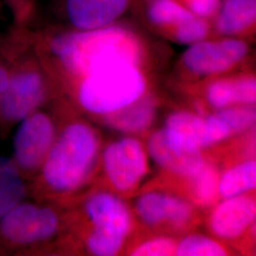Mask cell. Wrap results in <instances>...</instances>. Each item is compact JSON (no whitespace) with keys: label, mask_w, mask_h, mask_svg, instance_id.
<instances>
[{"label":"cell","mask_w":256,"mask_h":256,"mask_svg":"<svg viewBox=\"0 0 256 256\" xmlns=\"http://www.w3.org/2000/svg\"><path fill=\"white\" fill-rule=\"evenodd\" d=\"M52 50L70 74L82 78L104 64L126 61L138 64L137 37L116 24L90 32H70L55 37Z\"/></svg>","instance_id":"obj_1"},{"label":"cell","mask_w":256,"mask_h":256,"mask_svg":"<svg viewBox=\"0 0 256 256\" xmlns=\"http://www.w3.org/2000/svg\"><path fill=\"white\" fill-rule=\"evenodd\" d=\"M146 90V78L138 64L116 61L82 77L79 100L90 112L110 114L142 98Z\"/></svg>","instance_id":"obj_2"},{"label":"cell","mask_w":256,"mask_h":256,"mask_svg":"<svg viewBox=\"0 0 256 256\" xmlns=\"http://www.w3.org/2000/svg\"><path fill=\"white\" fill-rule=\"evenodd\" d=\"M97 150L98 140L92 128L82 124L70 126L46 155V183L60 192L77 188L88 174Z\"/></svg>","instance_id":"obj_3"},{"label":"cell","mask_w":256,"mask_h":256,"mask_svg":"<svg viewBox=\"0 0 256 256\" xmlns=\"http://www.w3.org/2000/svg\"><path fill=\"white\" fill-rule=\"evenodd\" d=\"M86 209L94 225L88 238L90 252L99 256L118 254L131 228V216L124 203L113 194L100 192L88 200Z\"/></svg>","instance_id":"obj_4"},{"label":"cell","mask_w":256,"mask_h":256,"mask_svg":"<svg viewBox=\"0 0 256 256\" xmlns=\"http://www.w3.org/2000/svg\"><path fill=\"white\" fill-rule=\"evenodd\" d=\"M248 44L240 39L202 40L189 46L182 55V64L198 75L221 74L241 62L248 54Z\"/></svg>","instance_id":"obj_5"},{"label":"cell","mask_w":256,"mask_h":256,"mask_svg":"<svg viewBox=\"0 0 256 256\" xmlns=\"http://www.w3.org/2000/svg\"><path fill=\"white\" fill-rule=\"evenodd\" d=\"M45 80L32 66H24L10 75L8 86L0 99V108L8 120L25 119L40 104L45 95Z\"/></svg>","instance_id":"obj_6"},{"label":"cell","mask_w":256,"mask_h":256,"mask_svg":"<svg viewBox=\"0 0 256 256\" xmlns=\"http://www.w3.org/2000/svg\"><path fill=\"white\" fill-rule=\"evenodd\" d=\"M148 149L158 164L176 174L192 178L205 164L200 148L167 128L151 137Z\"/></svg>","instance_id":"obj_7"},{"label":"cell","mask_w":256,"mask_h":256,"mask_svg":"<svg viewBox=\"0 0 256 256\" xmlns=\"http://www.w3.org/2000/svg\"><path fill=\"white\" fill-rule=\"evenodd\" d=\"M104 164L110 182L120 191L137 185L147 171L144 148L138 140L129 138L115 142L106 149Z\"/></svg>","instance_id":"obj_8"},{"label":"cell","mask_w":256,"mask_h":256,"mask_svg":"<svg viewBox=\"0 0 256 256\" xmlns=\"http://www.w3.org/2000/svg\"><path fill=\"white\" fill-rule=\"evenodd\" d=\"M58 220L54 210L36 208L30 204L16 206L1 222V230L6 238L20 244H28L52 236Z\"/></svg>","instance_id":"obj_9"},{"label":"cell","mask_w":256,"mask_h":256,"mask_svg":"<svg viewBox=\"0 0 256 256\" xmlns=\"http://www.w3.org/2000/svg\"><path fill=\"white\" fill-rule=\"evenodd\" d=\"M133 0H64L63 16L72 32H90L118 22Z\"/></svg>","instance_id":"obj_10"},{"label":"cell","mask_w":256,"mask_h":256,"mask_svg":"<svg viewBox=\"0 0 256 256\" xmlns=\"http://www.w3.org/2000/svg\"><path fill=\"white\" fill-rule=\"evenodd\" d=\"M54 130L50 120L36 113L20 126L14 140V155L18 164L25 169H34L45 160L54 142Z\"/></svg>","instance_id":"obj_11"},{"label":"cell","mask_w":256,"mask_h":256,"mask_svg":"<svg viewBox=\"0 0 256 256\" xmlns=\"http://www.w3.org/2000/svg\"><path fill=\"white\" fill-rule=\"evenodd\" d=\"M256 202L244 196L227 198L214 210L210 218V227L220 238H238L256 218Z\"/></svg>","instance_id":"obj_12"},{"label":"cell","mask_w":256,"mask_h":256,"mask_svg":"<svg viewBox=\"0 0 256 256\" xmlns=\"http://www.w3.org/2000/svg\"><path fill=\"white\" fill-rule=\"evenodd\" d=\"M137 212L147 224L156 225L169 220L174 225H182L192 216L189 203L180 198L160 192H147L138 198Z\"/></svg>","instance_id":"obj_13"},{"label":"cell","mask_w":256,"mask_h":256,"mask_svg":"<svg viewBox=\"0 0 256 256\" xmlns=\"http://www.w3.org/2000/svg\"><path fill=\"white\" fill-rule=\"evenodd\" d=\"M256 0H221L216 14V30L225 36H234L256 25Z\"/></svg>","instance_id":"obj_14"},{"label":"cell","mask_w":256,"mask_h":256,"mask_svg":"<svg viewBox=\"0 0 256 256\" xmlns=\"http://www.w3.org/2000/svg\"><path fill=\"white\" fill-rule=\"evenodd\" d=\"M207 99L216 108L252 104L256 100V78L241 77L216 81L207 90Z\"/></svg>","instance_id":"obj_15"},{"label":"cell","mask_w":256,"mask_h":256,"mask_svg":"<svg viewBox=\"0 0 256 256\" xmlns=\"http://www.w3.org/2000/svg\"><path fill=\"white\" fill-rule=\"evenodd\" d=\"M166 128L198 148L216 144L207 119L189 112H176L167 120Z\"/></svg>","instance_id":"obj_16"},{"label":"cell","mask_w":256,"mask_h":256,"mask_svg":"<svg viewBox=\"0 0 256 256\" xmlns=\"http://www.w3.org/2000/svg\"><path fill=\"white\" fill-rule=\"evenodd\" d=\"M154 113L153 102L140 98L126 106L110 113L108 122L111 126L120 131L140 132L151 124Z\"/></svg>","instance_id":"obj_17"},{"label":"cell","mask_w":256,"mask_h":256,"mask_svg":"<svg viewBox=\"0 0 256 256\" xmlns=\"http://www.w3.org/2000/svg\"><path fill=\"white\" fill-rule=\"evenodd\" d=\"M196 16L176 0H153L146 9V18L154 27L169 30L176 28Z\"/></svg>","instance_id":"obj_18"},{"label":"cell","mask_w":256,"mask_h":256,"mask_svg":"<svg viewBox=\"0 0 256 256\" xmlns=\"http://www.w3.org/2000/svg\"><path fill=\"white\" fill-rule=\"evenodd\" d=\"M24 192V184L14 165L0 158V218L18 204Z\"/></svg>","instance_id":"obj_19"},{"label":"cell","mask_w":256,"mask_h":256,"mask_svg":"<svg viewBox=\"0 0 256 256\" xmlns=\"http://www.w3.org/2000/svg\"><path fill=\"white\" fill-rule=\"evenodd\" d=\"M256 164L248 160L234 167L218 182V192L224 198L241 196L256 188Z\"/></svg>","instance_id":"obj_20"},{"label":"cell","mask_w":256,"mask_h":256,"mask_svg":"<svg viewBox=\"0 0 256 256\" xmlns=\"http://www.w3.org/2000/svg\"><path fill=\"white\" fill-rule=\"evenodd\" d=\"M174 254L180 256H226L225 248L216 241L202 236L184 238L176 248Z\"/></svg>","instance_id":"obj_21"},{"label":"cell","mask_w":256,"mask_h":256,"mask_svg":"<svg viewBox=\"0 0 256 256\" xmlns=\"http://www.w3.org/2000/svg\"><path fill=\"white\" fill-rule=\"evenodd\" d=\"M194 180V194L198 202L206 205L214 200L218 192V180L216 170L207 165H203L202 169L192 176Z\"/></svg>","instance_id":"obj_22"},{"label":"cell","mask_w":256,"mask_h":256,"mask_svg":"<svg viewBox=\"0 0 256 256\" xmlns=\"http://www.w3.org/2000/svg\"><path fill=\"white\" fill-rule=\"evenodd\" d=\"M216 117L223 122L230 134L243 131L252 126L256 122V110L248 106L238 108H224L218 112Z\"/></svg>","instance_id":"obj_23"},{"label":"cell","mask_w":256,"mask_h":256,"mask_svg":"<svg viewBox=\"0 0 256 256\" xmlns=\"http://www.w3.org/2000/svg\"><path fill=\"white\" fill-rule=\"evenodd\" d=\"M209 32L210 24L207 19L196 16L176 28L172 32V36L180 44L192 45L204 40Z\"/></svg>","instance_id":"obj_24"},{"label":"cell","mask_w":256,"mask_h":256,"mask_svg":"<svg viewBox=\"0 0 256 256\" xmlns=\"http://www.w3.org/2000/svg\"><path fill=\"white\" fill-rule=\"evenodd\" d=\"M176 245L169 238H156L144 242L134 250L132 256H172L176 252Z\"/></svg>","instance_id":"obj_25"},{"label":"cell","mask_w":256,"mask_h":256,"mask_svg":"<svg viewBox=\"0 0 256 256\" xmlns=\"http://www.w3.org/2000/svg\"><path fill=\"white\" fill-rule=\"evenodd\" d=\"M1 2L9 9L14 25L23 28L30 22L34 9V0H1Z\"/></svg>","instance_id":"obj_26"},{"label":"cell","mask_w":256,"mask_h":256,"mask_svg":"<svg viewBox=\"0 0 256 256\" xmlns=\"http://www.w3.org/2000/svg\"><path fill=\"white\" fill-rule=\"evenodd\" d=\"M186 3L185 7L194 16L207 19L218 14L221 0H186Z\"/></svg>","instance_id":"obj_27"},{"label":"cell","mask_w":256,"mask_h":256,"mask_svg":"<svg viewBox=\"0 0 256 256\" xmlns=\"http://www.w3.org/2000/svg\"><path fill=\"white\" fill-rule=\"evenodd\" d=\"M10 74L7 70L4 68V66L0 64V99L5 92L8 82H9Z\"/></svg>","instance_id":"obj_28"},{"label":"cell","mask_w":256,"mask_h":256,"mask_svg":"<svg viewBox=\"0 0 256 256\" xmlns=\"http://www.w3.org/2000/svg\"><path fill=\"white\" fill-rule=\"evenodd\" d=\"M3 7H4V5H3V3H2V2H1V0H0V12L2 10V8H3Z\"/></svg>","instance_id":"obj_29"}]
</instances>
